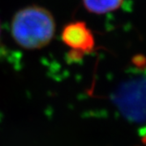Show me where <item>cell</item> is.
I'll list each match as a JSON object with an SVG mask.
<instances>
[{
    "instance_id": "obj_1",
    "label": "cell",
    "mask_w": 146,
    "mask_h": 146,
    "mask_svg": "<svg viewBox=\"0 0 146 146\" xmlns=\"http://www.w3.org/2000/svg\"><path fill=\"white\" fill-rule=\"evenodd\" d=\"M55 20L46 9L30 6L18 12L12 21V35L16 42L27 49L48 45L55 35Z\"/></svg>"
},
{
    "instance_id": "obj_2",
    "label": "cell",
    "mask_w": 146,
    "mask_h": 146,
    "mask_svg": "<svg viewBox=\"0 0 146 146\" xmlns=\"http://www.w3.org/2000/svg\"><path fill=\"white\" fill-rule=\"evenodd\" d=\"M64 42L78 53H88L94 47L92 32L84 22H74L67 25L62 33Z\"/></svg>"
},
{
    "instance_id": "obj_3",
    "label": "cell",
    "mask_w": 146,
    "mask_h": 146,
    "mask_svg": "<svg viewBox=\"0 0 146 146\" xmlns=\"http://www.w3.org/2000/svg\"><path fill=\"white\" fill-rule=\"evenodd\" d=\"M123 0H84L86 8L91 13H107L117 9Z\"/></svg>"
}]
</instances>
